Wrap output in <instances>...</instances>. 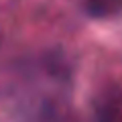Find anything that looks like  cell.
Here are the masks:
<instances>
[{"mask_svg":"<svg viewBox=\"0 0 122 122\" xmlns=\"http://www.w3.org/2000/svg\"><path fill=\"white\" fill-rule=\"evenodd\" d=\"M120 6H122V0H90L87 8L96 16H106V14H114Z\"/></svg>","mask_w":122,"mask_h":122,"instance_id":"obj_1","label":"cell"}]
</instances>
